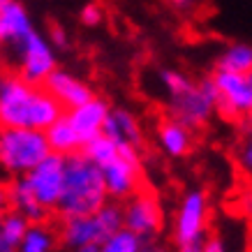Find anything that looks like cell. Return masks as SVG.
<instances>
[{"label": "cell", "instance_id": "31", "mask_svg": "<svg viewBox=\"0 0 252 252\" xmlns=\"http://www.w3.org/2000/svg\"><path fill=\"white\" fill-rule=\"evenodd\" d=\"M99 245H88V248H74V250H67V252H97Z\"/></svg>", "mask_w": 252, "mask_h": 252}, {"label": "cell", "instance_id": "6", "mask_svg": "<svg viewBox=\"0 0 252 252\" xmlns=\"http://www.w3.org/2000/svg\"><path fill=\"white\" fill-rule=\"evenodd\" d=\"M5 61L14 67L16 77L31 86H42L49 79V74L58 69L56 49L39 31H32Z\"/></svg>", "mask_w": 252, "mask_h": 252}, {"label": "cell", "instance_id": "23", "mask_svg": "<svg viewBox=\"0 0 252 252\" xmlns=\"http://www.w3.org/2000/svg\"><path fill=\"white\" fill-rule=\"evenodd\" d=\"M144 243L137 236H132L130 231L121 229L118 234L109 236L107 241H102L97 248V252H141Z\"/></svg>", "mask_w": 252, "mask_h": 252}, {"label": "cell", "instance_id": "34", "mask_svg": "<svg viewBox=\"0 0 252 252\" xmlns=\"http://www.w3.org/2000/svg\"><path fill=\"white\" fill-rule=\"evenodd\" d=\"M0 218H2V213H0Z\"/></svg>", "mask_w": 252, "mask_h": 252}, {"label": "cell", "instance_id": "20", "mask_svg": "<svg viewBox=\"0 0 252 252\" xmlns=\"http://www.w3.org/2000/svg\"><path fill=\"white\" fill-rule=\"evenodd\" d=\"M118 151H121V146H116L109 137L99 134V137L91 139L88 144H84L81 155H84L88 162H93L97 169H102L104 164H109L111 160H116V158H118Z\"/></svg>", "mask_w": 252, "mask_h": 252}, {"label": "cell", "instance_id": "27", "mask_svg": "<svg viewBox=\"0 0 252 252\" xmlns=\"http://www.w3.org/2000/svg\"><path fill=\"white\" fill-rule=\"evenodd\" d=\"M199 252H229L227 250V243L224 238L218 236V234H208L204 241H201V250Z\"/></svg>", "mask_w": 252, "mask_h": 252}, {"label": "cell", "instance_id": "19", "mask_svg": "<svg viewBox=\"0 0 252 252\" xmlns=\"http://www.w3.org/2000/svg\"><path fill=\"white\" fill-rule=\"evenodd\" d=\"M220 72H234V74H252V46L248 42H231L222 49L218 56Z\"/></svg>", "mask_w": 252, "mask_h": 252}, {"label": "cell", "instance_id": "21", "mask_svg": "<svg viewBox=\"0 0 252 252\" xmlns=\"http://www.w3.org/2000/svg\"><path fill=\"white\" fill-rule=\"evenodd\" d=\"M28 227H31V222L23 215H19L16 211H5L2 218H0V241L16 248L21 243V238L26 236Z\"/></svg>", "mask_w": 252, "mask_h": 252}, {"label": "cell", "instance_id": "10", "mask_svg": "<svg viewBox=\"0 0 252 252\" xmlns=\"http://www.w3.org/2000/svg\"><path fill=\"white\" fill-rule=\"evenodd\" d=\"M63 178H65V158L51 153L21 181L28 194L37 201V206H42L46 213H54L63 192Z\"/></svg>", "mask_w": 252, "mask_h": 252}, {"label": "cell", "instance_id": "28", "mask_svg": "<svg viewBox=\"0 0 252 252\" xmlns=\"http://www.w3.org/2000/svg\"><path fill=\"white\" fill-rule=\"evenodd\" d=\"M9 211V188L7 183H0V213Z\"/></svg>", "mask_w": 252, "mask_h": 252}, {"label": "cell", "instance_id": "1", "mask_svg": "<svg viewBox=\"0 0 252 252\" xmlns=\"http://www.w3.org/2000/svg\"><path fill=\"white\" fill-rule=\"evenodd\" d=\"M63 107L42 86H31L16 74H5L0 81V130H37L46 132Z\"/></svg>", "mask_w": 252, "mask_h": 252}, {"label": "cell", "instance_id": "29", "mask_svg": "<svg viewBox=\"0 0 252 252\" xmlns=\"http://www.w3.org/2000/svg\"><path fill=\"white\" fill-rule=\"evenodd\" d=\"M141 252H171V250L164 248V245H158V243H144Z\"/></svg>", "mask_w": 252, "mask_h": 252}, {"label": "cell", "instance_id": "22", "mask_svg": "<svg viewBox=\"0 0 252 252\" xmlns=\"http://www.w3.org/2000/svg\"><path fill=\"white\" fill-rule=\"evenodd\" d=\"M93 215H95V220L99 222V227H102V231H104L107 236H114V234H118V231L123 229V208H121V204L107 201L97 213H93Z\"/></svg>", "mask_w": 252, "mask_h": 252}, {"label": "cell", "instance_id": "25", "mask_svg": "<svg viewBox=\"0 0 252 252\" xmlns=\"http://www.w3.org/2000/svg\"><path fill=\"white\" fill-rule=\"evenodd\" d=\"M236 160H238V167H241V171H245V174H250L252 171V139L250 134L238 144L236 148Z\"/></svg>", "mask_w": 252, "mask_h": 252}, {"label": "cell", "instance_id": "12", "mask_svg": "<svg viewBox=\"0 0 252 252\" xmlns=\"http://www.w3.org/2000/svg\"><path fill=\"white\" fill-rule=\"evenodd\" d=\"M42 88L61 104L63 111H72V109L81 107L95 95L93 86L86 79H81L79 74H74V72H69L65 67L54 69L49 74V79L42 84Z\"/></svg>", "mask_w": 252, "mask_h": 252}, {"label": "cell", "instance_id": "5", "mask_svg": "<svg viewBox=\"0 0 252 252\" xmlns=\"http://www.w3.org/2000/svg\"><path fill=\"white\" fill-rule=\"evenodd\" d=\"M208 222H211V197L201 188H192L183 192L174 211L171 222V238L176 248L190 243H201L208 236Z\"/></svg>", "mask_w": 252, "mask_h": 252}, {"label": "cell", "instance_id": "4", "mask_svg": "<svg viewBox=\"0 0 252 252\" xmlns=\"http://www.w3.org/2000/svg\"><path fill=\"white\" fill-rule=\"evenodd\" d=\"M46 155L44 132L37 130H0V174L16 181L32 171Z\"/></svg>", "mask_w": 252, "mask_h": 252}, {"label": "cell", "instance_id": "30", "mask_svg": "<svg viewBox=\"0 0 252 252\" xmlns=\"http://www.w3.org/2000/svg\"><path fill=\"white\" fill-rule=\"evenodd\" d=\"M201 250V243H190V245H181L176 248V252H199Z\"/></svg>", "mask_w": 252, "mask_h": 252}, {"label": "cell", "instance_id": "15", "mask_svg": "<svg viewBox=\"0 0 252 252\" xmlns=\"http://www.w3.org/2000/svg\"><path fill=\"white\" fill-rule=\"evenodd\" d=\"M104 137H109L116 146H125V148H141L144 144V127L139 116L127 107H111L104 123Z\"/></svg>", "mask_w": 252, "mask_h": 252}, {"label": "cell", "instance_id": "8", "mask_svg": "<svg viewBox=\"0 0 252 252\" xmlns=\"http://www.w3.org/2000/svg\"><path fill=\"white\" fill-rule=\"evenodd\" d=\"M123 208V229L137 236L141 243H153L164 227V206L158 192L141 188L127 201L121 204Z\"/></svg>", "mask_w": 252, "mask_h": 252}, {"label": "cell", "instance_id": "9", "mask_svg": "<svg viewBox=\"0 0 252 252\" xmlns=\"http://www.w3.org/2000/svg\"><path fill=\"white\" fill-rule=\"evenodd\" d=\"M211 79L215 93V114L227 121H243L252 111V74L215 69Z\"/></svg>", "mask_w": 252, "mask_h": 252}, {"label": "cell", "instance_id": "18", "mask_svg": "<svg viewBox=\"0 0 252 252\" xmlns=\"http://www.w3.org/2000/svg\"><path fill=\"white\" fill-rule=\"evenodd\" d=\"M16 252H58L61 245H58V234H56V227L49 224V222H37V224H31L26 236L21 238V243L14 248Z\"/></svg>", "mask_w": 252, "mask_h": 252}, {"label": "cell", "instance_id": "17", "mask_svg": "<svg viewBox=\"0 0 252 252\" xmlns=\"http://www.w3.org/2000/svg\"><path fill=\"white\" fill-rule=\"evenodd\" d=\"M44 137H46V146H49V151H51L54 155L69 158V155L81 153V148H84L81 139L77 137V132L72 130V125L67 123L65 114H63V118H58V121H56L54 125L44 132Z\"/></svg>", "mask_w": 252, "mask_h": 252}, {"label": "cell", "instance_id": "13", "mask_svg": "<svg viewBox=\"0 0 252 252\" xmlns=\"http://www.w3.org/2000/svg\"><path fill=\"white\" fill-rule=\"evenodd\" d=\"M109 111H111V104L107 99L102 95H93L86 104L72 109V111H65V118L72 125V130L77 132V137L81 139V144H88L91 139L102 134Z\"/></svg>", "mask_w": 252, "mask_h": 252}, {"label": "cell", "instance_id": "11", "mask_svg": "<svg viewBox=\"0 0 252 252\" xmlns=\"http://www.w3.org/2000/svg\"><path fill=\"white\" fill-rule=\"evenodd\" d=\"M35 31L28 7L19 0H0V63Z\"/></svg>", "mask_w": 252, "mask_h": 252}, {"label": "cell", "instance_id": "26", "mask_svg": "<svg viewBox=\"0 0 252 252\" xmlns=\"http://www.w3.org/2000/svg\"><path fill=\"white\" fill-rule=\"evenodd\" d=\"M44 37L49 39V44L54 46V49H67L69 46V35L61 23H51V26H49V32H46Z\"/></svg>", "mask_w": 252, "mask_h": 252}, {"label": "cell", "instance_id": "3", "mask_svg": "<svg viewBox=\"0 0 252 252\" xmlns=\"http://www.w3.org/2000/svg\"><path fill=\"white\" fill-rule=\"evenodd\" d=\"M107 192L102 183L99 169L88 162L81 153L65 158V178H63V192L56 204V211L61 220L65 218H84V215L97 213L107 204Z\"/></svg>", "mask_w": 252, "mask_h": 252}, {"label": "cell", "instance_id": "7", "mask_svg": "<svg viewBox=\"0 0 252 252\" xmlns=\"http://www.w3.org/2000/svg\"><path fill=\"white\" fill-rule=\"evenodd\" d=\"M102 174V183H104V192L107 199L114 204H123L127 201L132 194H137L144 188V162H141V153L137 148H125L121 146L118 158L111 160L109 164L99 169Z\"/></svg>", "mask_w": 252, "mask_h": 252}, {"label": "cell", "instance_id": "2", "mask_svg": "<svg viewBox=\"0 0 252 252\" xmlns=\"http://www.w3.org/2000/svg\"><path fill=\"white\" fill-rule=\"evenodd\" d=\"M164 97H167L169 111L174 121L183 123L192 132L206 127L215 116V93L211 79H192L183 69L164 67L158 72Z\"/></svg>", "mask_w": 252, "mask_h": 252}, {"label": "cell", "instance_id": "16", "mask_svg": "<svg viewBox=\"0 0 252 252\" xmlns=\"http://www.w3.org/2000/svg\"><path fill=\"white\" fill-rule=\"evenodd\" d=\"M155 141L167 158L181 160L194 146V132L174 118H162L158 123V130H155Z\"/></svg>", "mask_w": 252, "mask_h": 252}, {"label": "cell", "instance_id": "14", "mask_svg": "<svg viewBox=\"0 0 252 252\" xmlns=\"http://www.w3.org/2000/svg\"><path fill=\"white\" fill-rule=\"evenodd\" d=\"M58 234V245L67 250L74 248H88V245H99L107 241V234L102 231L95 215H84V218H65L61 220V227H56Z\"/></svg>", "mask_w": 252, "mask_h": 252}, {"label": "cell", "instance_id": "24", "mask_svg": "<svg viewBox=\"0 0 252 252\" xmlns=\"http://www.w3.org/2000/svg\"><path fill=\"white\" fill-rule=\"evenodd\" d=\"M79 21L84 23L86 28H97L99 23L104 21V9H102V5H97V2L84 5L81 12H79Z\"/></svg>", "mask_w": 252, "mask_h": 252}, {"label": "cell", "instance_id": "33", "mask_svg": "<svg viewBox=\"0 0 252 252\" xmlns=\"http://www.w3.org/2000/svg\"><path fill=\"white\" fill-rule=\"evenodd\" d=\"M5 74H7V72H5V65H2V63H0V81H2V79H5Z\"/></svg>", "mask_w": 252, "mask_h": 252}, {"label": "cell", "instance_id": "32", "mask_svg": "<svg viewBox=\"0 0 252 252\" xmlns=\"http://www.w3.org/2000/svg\"><path fill=\"white\" fill-rule=\"evenodd\" d=\"M0 252H16V250L12 248V245H7V243H2V241H0Z\"/></svg>", "mask_w": 252, "mask_h": 252}]
</instances>
